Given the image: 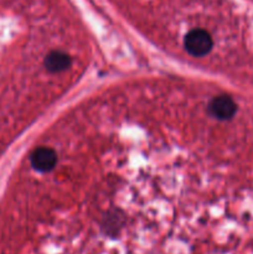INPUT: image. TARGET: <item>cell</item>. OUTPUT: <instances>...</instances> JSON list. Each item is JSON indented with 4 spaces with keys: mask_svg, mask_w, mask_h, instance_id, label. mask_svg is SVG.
Here are the masks:
<instances>
[{
    "mask_svg": "<svg viewBox=\"0 0 253 254\" xmlns=\"http://www.w3.org/2000/svg\"><path fill=\"white\" fill-rule=\"evenodd\" d=\"M184 49L190 56L203 59L215 47V40L205 29H191L183 39Z\"/></svg>",
    "mask_w": 253,
    "mask_h": 254,
    "instance_id": "obj_1",
    "label": "cell"
}]
</instances>
